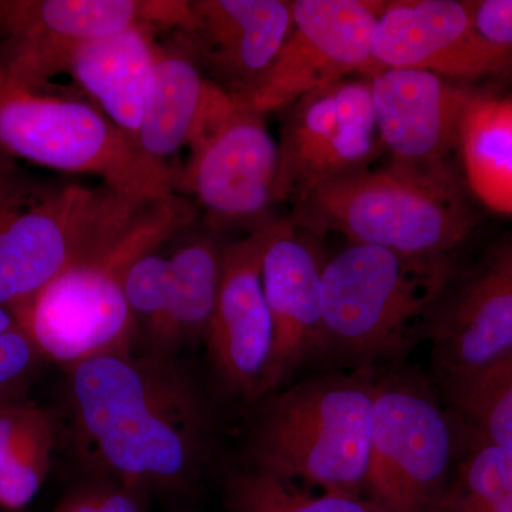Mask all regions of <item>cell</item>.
<instances>
[{
    "mask_svg": "<svg viewBox=\"0 0 512 512\" xmlns=\"http://www.w3.org/2000/svg\"><path fill=\"white\" fill-rule=\"evenodd\" d=\"M386 2L295 0L293 25L281 52L249 94L261 114L284 111L306 94L365 74Z\"/></svg>",
    "mask_w": 512,
    "mask_h": 512,
    "instance_id": "7c38bea8",
    "label": "cell"
},
{
    "mask_svg": "<svg viewBox=\"0 0 512 512\" xmlns=\"http://www.w3.org/2000/svg\"><path fill=\"white\" fill-rule=\"evenodd\" d=\"M190 0H33L0 2V69L39 92L69 73L80 47L131 26L180 30Z\"/></svg>",
    "mask_w": 512,
    "mask_h": 512,
    "instance_id": "9c48e42d",
    "label": "cell"
},
{
    "mask_svg": "<svg viewBox=\"0 0 512 512\" xmlns=\"http://www.w3.org/2000/svg\"><path fill=\"white\" fill-rule=\"evenodd\" d=\"M447 399L471 441L512 448V353Z\"/></svg>",
    "mask_w": 512,
    "mask_h": 512,
    "instance_id": "484cf974",
    "label": "cell"
},
{
    "mask_svg": "<svg viewBox=\"0 0 512 512\" xmlns=\"http://www.w3.org/2000/svg\"><path fill=\"white\" fill-rule=\"evenodd\" d=\"M377 379L373 370L311 377L269 397L248 466L322 493L362 497Z\"/></svg>",
    "mask_w": 512,
    "mask_h": 512,
    "instance_id": "5b68a950",
    "label": "cell"
},
{
    "mask_svg": "<svg viewBox=\"0 0 512 512\" xmlns=\"http://www.w3.org/2000/svg\"><path fill=\"white\" fill-rule=\"evenodd\" d=\"M289 218L320 237L335 231L350 244L431 261L451 259L476 227L447 164L394 160L379 170L366 168L320 185Z\"/></svg>",
    "mask_w": 512,
    "mask_h": 512,
    "instance_id": "3957f363",
    "label": "cell"
},
{
    "mask_svg": "<svg viewBox=\"0 0 512 512\" xmlns=\"http://www.w3.org/2000/svg\"><path fill=\"white\" fill-rule=\"evenodd\" d=\"M55 447L49 412L23 397L0 403V508L18 511L36 497Z\"/></svg>",
    "mask_w": 512,
    "mask_h": 512,
    "instance_id": "603a6c76",
    "label": "cell"
},
{
    "mask_svg": "<svg viewBox=\"0 0 512 512\" xmlns=\"http://www.w3.org/2000/svg\"><path fill=\"white\" fill-rule=\"evenodd\" d=\"M55 512H147V494L97 474L70 488Z\"/></svg>",
    "mask_w": 512,
    "mask_h": 512,
    "instance_id": "83f0119b",
    "label": "cell"
},
{
    "mask_svg": "<svg viewBox=\"0 0 512 512\" xmlns=\"http://www.w3.org/2000/svg\"><path fill=\"white\" fill-rule=\"evenodd\" d=\"M285 222H266L222 252L220 289L205 342L222 386L247 400H256L271 356L272 320L262 264Z\"/></svg>",
    "mask_w": 512,
    "mask_h": 512,
    "instance_id": "9a60e30c",
    "label": "cell"
},
{
    "mask_svg": "<svg viewBox=\"0 0 512 512\" xmlns=\"http://www.w3.org/2000/svg\"><path fill=\"white\" fill-rule=\"evenodd\" d=\"M222 252L210 238L194 239L174 252L153 315L138 332L147 355L173 357L205 339L220 289Z\"/></svg>",
    "mask_w": 512,
    "mask_h": 512,
    "instance_id": "d6986e66",
    "label": "cell"
},
{
    "mask_svg": "<svg viewBox=\"0 0 512 512\" xmlns=\"http://www.w3.org/2000/svg\"><path fill=\"white\" fill-rule=\"evenodd\" d=\"M320 235L286 218L266 249L262 282L272 320V349L256 400L284 389L301 367L323 359L322 272L326 264Z\"/></svg>",
    "mask_w": 512,
    "mask_h": 512,
    "instance_id": "2e32d148",
    "label": "cell"
},
{
    "mask_svg": "<svg viewBox=\"0 0 512 512\" xmlns=\"http://www.w3.org/2000/svg\"><path fill=\"white\" fill-rule=\"evenodd\" d=\"M157 50L154 29L131 26L90 40L70 64L69 73L101 113L134 141Z\"/></svg>",
    "mask_w": 512,
    "mask_h": 512,
    "instance_id": "ffe728a7",
    "label": "cell"
},
{
    "mask_svg": "<svg viewBox=\"0 0 512 512\" xmlns=\"http://www.w3.org/2000/svg\"><path fill=\"white\" fill-rule=\"evenodd\" d=\"M292 25V2L286 0H190L178 33L184 52L210 82L247 101Z\"/></svg>",
    "mask_w": 512,
    "mask_h": 512,
    "instance_id": "e0dca14e",
    "label": "cell"
},
{
    "mask_svg": "<svg viewBox=\"0 0 512 512\" xmlns=\"http://www.w3.org/2000/svg\"><path fill=\"white\" fill-rule=\"evenodd\" d=\"M178 191L194 195L214 227L258 221L275 205L278 143L265 114L227 92L212 103L192 136Z\"/></svg>",
    "mask_w": 512,
    "mask_h": 512,
    "instance_id": "30bf717a",
    "label": "cell"
},
{
    "mask_svg": "<svg viewBox=\"0 0 512 512\" xmlns=\"http://www.w3.org/2000/svg\"><path fill=\"white\" fill-rule=\"evenodd\" d=\"M197 215L194 202L180 192L151 202L116 241L13 309L43 359L69 370L94 357L133 355L138 332L124 292L128 269Z\"/></svg>",
    "mask_w": 512,
    "mask_h": 512,
    "instance_id": "7a4b0ae2",
    "label": "cell"
},
{
    "mask_svg": "<svg viewBox=\"0 0 512 512\" xmlns=\"http://www.w3.org/2000/svg\"><path fill=\"white\" fill-rule=\"evenodd\" d=\"M0 154L66 173L97 175L138 200L177 194L180 171L147 156L99 109L46 96L0 69Z\"/></svg>",
    "mask_w": 512,
    "mask_h": 512,
    "instance_id": "52a82bcc",
    "label": "cell"
},
{
    "mask_svg": "<svg viewBox=\"0 0 512 512\" xmlns=\"http://www.w3.org/2000/svg\"><path fill=\"white\" fill-rule=\"evenodd\" d=\"M453 276L451 259L410 258L350 244L322 272L325 352L355 370L394 360L426 338L431 313Z\"/></svg>",
    "mask_w": 512,
    "mask_h": 512,
    "instance_id": "277c9868",
    "label": "cell"
},
{
    "mask_svg": "<svg viewBox=\"0 0 512 512\" xmlns=\"http://www.w3.org/2000/svg\"><path fill=\"white\" fill-rule=\"evenodd\" d=\"M83 451L99 476L150 491H181L207 456L210 419L173 357L100 356L67 370Z\"/></svg>",
    "mask_w": 512,
    "mask_h": 512,
    "instance_id": "6da1fadb",
    "label": "cell"
},
{
    "mask_svg": "<svg viewBox=\"0 0 512 512\" xmlns=\"http://www.w3.org/2000/svg\"><path fill=\"white\" fill-rule=\"evenodd\" d=\"M383 69L423 70L457 83L504 79L512 70V52L478 32L471 0H389L363 76Z\"/></svg>",
    "mask_w": 512,
    "mask_h": 512,
    "instance_id": "4fadbf2b",
    "label": "cell"
},
{
    "mask_svg": "<svg viewBox=\"0 0 512 512\" xmlns=\"http://www.w3.org/2000/svg\"><path fill=\"white\" fill-rule=\"evenodd\" d=\"M456 431L417 377L377 379L365 498L386 512H430L456 467Z\"/></svg>",
    "mask_w": 512,
    "mask_h": 512,
    "instance_id": "ba28073f",
    "label": "cell"
},
{
    "mask_svg": "<svg viewBox=\"0 0 512 512\" xmlns=\"http://www.w3.org/2000/svg\"><path fill=\"white\" fill-rule=\"evenodd\" d=\"M458 150L471 192L491 211L512 215V97L477 93Z\"/></svg>",
    "mask_w": 512,
    "mask_h": 512,
    "instance_id": "7402d4cb",
    "label": "cell"
},
{
    "mask_svg": "<svg viewBox=\"0 0 512 512\" xmlns=\"http://www.w3.org/2000/svg\"><path fill=\"white\" fill-rule=\"evenodd\" d=\"M227 512H386L365 497L322 493L256 468L238 471L227 485Z\"/></svg>",
    "mask_w": 512,
    "mask_h": 512,
    "instance_id": "d4e9b609",
    "label": "cell"
},
{
    "mask_svg": "<svg viewBox=\"0 0 512 512\" xmlns=\"http://www.w3.org/2000/svg\"><path fill=\"white\" fill-rule=\"evenodd\" d=\"M430 512H512V448L471 441Z\"/></svg>",
    "mask_w": 512,
    "mask_h": 512,
    "instance_id": "cb8c5ba5",
    "label": "cell"
},
{
    "mask_svg": "<svg viewBox=\"0 0 512 512\" xmlns=\"http://www.w3.org/2000/svg\"><path fill=\"white\" fill-rule=\"evenodd\" d=\"M367 79L380 143L393 160L447 164L477 92L423 70L383 69Z\"/></svg>",
    "mask_w": 512,
    "mask_h": 512,
    "instance_id": "ac0fdd59",
    "label": "cell"
},
{
    "mask_svg": "<svg viewBox=\"0 0 512 512\" xmlns=\"http://www.w3.org/2000/svg\"><path fill=\"white\" fill-rule=\"evenodd\" d=\"M505 82H508L512 84V70L510 73L507 74V76L504 77Z\"/></svg>",
    "mask_w": 512,
    "mask_h": 512,
    "instance_id": "f546056e",
    "label": "cell"
},
{
    "mask_svg": "<svg viewBox=\"0 0 512 512\" xmlns=\"http://www.w3.org/2000/svg\"><path fill=\"white\" fill-rule=\"evenodd\" d=\"M25 177L0 158V308L10 311L116 241L157 201L106 184L40 185Z\"/></svg>",
    "mask_w": 512,
    "mask_h": 512,
    "instance_id": "8992f818",
    "label": "cell"
},
{
    "mask_svg": "<svg viewBox=\"0 0 512 512\" xmlns=\"http://www.w3.org/2000/svg\"><path fill=\"white\" fill-rule=\"evenodd\" d=\"M225 90L210 82L184 50L158 46L137 144L147 156L167 157L190 144L211 104Z\"/></svg>",
    "mask_w": 512,
    "mask_h": 512,
    "instance_id": "44dd1931",
    "label": "cell"
},
{
    "mask_svg": "<svg viewBox=\"0 0 512 512\" xmlns=\"http://www.w3.org/2000/svg\"><path fill=\"white\" fill-rule=\"evenodd\" d=\"M42 360L13 312L0 308V403L22 399L23 389Z\"/></svg>",
    "mask_w": 512,
    "mask_h": 512,
    "instance_id": "4316f807",
    "label": "cell"
},
{
    "mask_svg": "<svg viewBox=\"0 0 512 512\" xmlns=\"http://www.w3.org/2000/svg\"><path fill=\"white\" fill-rule=\"evenodd\" d=\"M426 338L447 397L512 353V247L491 256L460 285L448 282Z\"/></svg>",
    "mask_w": 512,
    "mask_h": 512,
    "instance_id": "5bb4252c",
    "label": "cell"
},
{
    "mask_svg": "<svg viewBox=\"0 0 512 512\" xmlns=\"http://www.w3.org/2000/svg\"><path fill=\"white\" fill-rule=\"evenodd\" d=\"M284 111L275 204L296 207L320 185L366 170L375 158L380 138L367 77L330 84Z\"/></svg>",
    "mask_w": 512,
    "mask_h": 512,
    "instance_id": "8fae6325",
    "label": "cell"
},
{
    "mask_svg": "<svg viewBox=\"0 0 512 512\" xmlns=\"http://www.w3.org/2000/svg\"><path fill=\"white\" fill-rule=\"evenodd\" d=\"M478 32L512 52V0H471Z\"/></svg>",
    "mask_w": 512,
    "mask_h": 512,
    "instance_id": "f1b7e54d",
    "label": "cell"
}]
</instances>
